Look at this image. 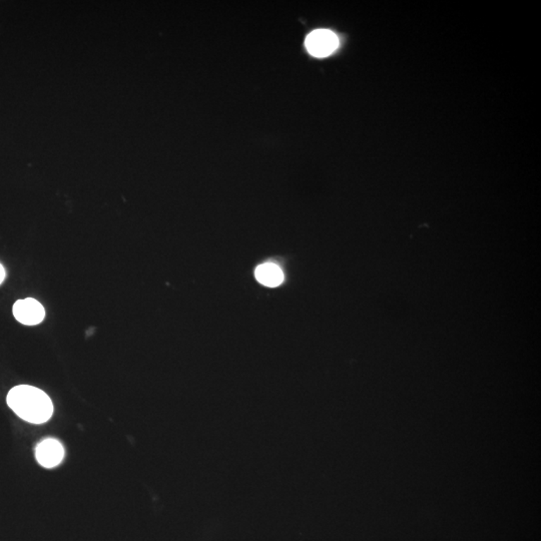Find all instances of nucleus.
Returning <instances> with one entry per match:
<instances>
[{"label": "nucleus", "mask_w": 541, "mask_h": 541, "mask_svg": "<svg viewBox=\"0 0 541 541\" xmlns=\"http://www.w3.org/2000/svg\"><path fill=\"white\" fill-rule=\"evenodd\" d=\"M6 401L16 415L30 423H45L54 413L51 398L44 391L33 386H16L9 391Z\"/></svg>", "instance_id": "obj_1"}, {"label": "nucleus", "mask_w": 541, "mask_h": 541, "mask_svg": "<svg viewBox=\"0 0 541 541\" xmlns=\"http://www.w3.org/2000/svg\"><path fill=\"white\" fill-rule=\"evenodd\" d=\"M307 51L315 57L330 56L339 45L337 35L328 30H317L310 33L306 38Z\"/></svg>", "instance_id": "obj_2"}, {"label": "nucleus", "mask_w": 541, "mask_h": 541, "mask_svg": "<svg viewBox=\"0 0 541 541\" xmlns=\"http://www.w3.org/2000/svg\"><path fill=\"white\" fill-rule=\"evenodd\" d=\"M13 312L14 318L26 326L37 325L44 321L45 317L44 306L32 298H26L14 303Z\"/></svg>", "instance_id": "obj_3"}, {"label": "nucleus", "mask_w": 541, "mask_h": 541, "mask_svg": "<svg viewBox=\"0 0 541 541\" xmlns=\"http://www.w3.org/2000/svg\"><path fill=\"white\" fill-rule=\"evenodd\" d=\"M64 457L63 444L59 440H42L35 448V458L40 466L45 468H54L61 463Z\"/></svg>", "instance_id": "obj_4"}, {"label": "nucleus", "mask_w": 541, "mask_h": 541, "mask_svg": "<svg viewBox=\"0 0 541 541\" xmlns=\"http://www.w3.org/2000/svg\"><path fill=\"white\" fill-rule=\"evenodd\" d=\"M257 280L267 287H278L284 281V274L277 265L265 263L257 267L255 271Z\"/></svg>", "instance_id": "obj_5"}, {"label": "nucleus", "mask_w": 541, "mask_h": 541, "mask_svg": "<svg viewBox=\"0 0 541 541\" xmlns=\"http://www.w3.org/2000/svg\"><path fill=\"white\" fill-rule=\"evenodd\" d=\"M4 279H6V270H4V266L0 264V285L4 283Z\"/></svg>", "instance_id": "obj_6"}]
</instances>
